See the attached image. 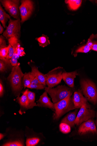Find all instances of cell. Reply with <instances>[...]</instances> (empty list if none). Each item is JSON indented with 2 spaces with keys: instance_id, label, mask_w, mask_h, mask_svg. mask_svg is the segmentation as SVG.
I'll use <instances>...</instances> for the list:
<instances>
[{
  "instance_id": "obj_9",
  "label": "cell",
  "mask_w": 97,
  "mask_h": 146,
  "mask_svg": "<svg viewBox=\"0 0 97 146\" xmlns=\"http://www.w3.org/2000/svg\"><path fill=\"white\" fill-rule=\"evenodd\" d=\"M19 7L21 18V23H23L27 20L31 16L34 9V3L30 0H22Z\"/></svg>"
},
{
  "instance_id": "obj_8",
  "label": "cell",
  "mask_w": 97,
  "mask_h": 146,
  "mask_svg": "<svg viewBox=\"0 0 97 146\" xmlns=\"http://www.w3.org/2000/svg\"><path fill=\"white\" fill-rule=\"evenodd\" d=\"M1 2L5 9L12 17L16 19H20L19 1L2 0L1 1Z\"/></svg>"
},
{
  "instance_id": "obj_14",
  "label": "cell",
  "mask_w": 97,
  "mask_h": 146,
  "mask_svg": "<svg viewBox=\"0 0 97 146\" xmlns=\"http://www.w3.org/2000/svg\"><path fill=\"white\" fill-rule=\"evenodd\" d=\"M77 110L69 113L61 121V123H65L73 127L75 125V122L77 114Z\"/></svg>"
},
{
  "instance_id": "obj_35",
  "label": "cell",
  "mask_w": 97,
  "mask_h": 146,
  "mask_svg": "<svg viewBox=\"0 0 97 146\" xmlns=\"http://www.w3.org/2000/svg\"><path fill=\"white\" fill-rule=\"evenodd\" d=\"M31 84H42L39 81L38 79L35 77L32 82Z\"/></svg>"
},
{
  "instance_id": "obj_26",
  "label": "cell",
  "mask_w": 97,
  "mask_h": 146,
  "mask_svg": "<svg viewBox=\"0 0 97 146\" xmlns=\"http://www.w3.org/2000/svg\"><path fill=\"white\" fill-rule=\"evenodd\" d=\"M19 58V57L17 54V53L15 50L14 54L10 60L11 65L13 67H16L18 65V60Z\"/></svg>"
},
{
  "instance_id": "obj_6",
  "label": "cell",
  "mask_w": 97,
  "mask_h": 146,
  "mask_svg": "<svg viewBox=\"0 0 97 146\" xmlns=\"http://www.w3.org/2000/svg\"><path fill=\"white\" fill-rule=\"evenodd\" d=\"M21 21L20 19L16 20L9 19V25L3 35L8 39L15 37L19 39L20 36Z\"/></svg>"
},
{
  "instance_id": "obj_18",
  "label": "cell",
  "mask_w": 97,
  "mask_h": 146,
  "mask_svg": "<svg viewBox=\"0 0 97 146\" xmlns=\"http://www.w3.org/2000/svg\"><path fill=\"white\" fill-rule=\"evenodd\" d=\"M65 3L68 5L69 9L73 11L77 10L81 6L82 1L81 0H67Z\"/></svg>"
},
{
  "instance_id": "obj_22",
  "label": "cell",
  "mask_w": 97,
  "mask_h": 146,
  "mask_svg": "<svg viewBox=\"0 0 97 146\" xmlns=\"http://www.w3.org/2000/svg\"><path fill=\"white\" fill-rule=\"evenodd\" d=\"M0 59V72L3 73L7 70L8 65L10 66L11 64L10 60L1 57Z\"/></svg>"
},
{
  "instance_id": "obj_39",
  "label": "cell",
  "mask_w": 97,
  "mask_h": 146,
  "mask_svg": "<svg viewBox=\"0 0 97 146\" xmlns=\"http://www.w3.org/2000/svg\"><path fill=\"white\" fill-rule=\"evenodd\" d=\"M96 125L97 127V118H96Z\"/></svg>"
},
{
  "instance_id": "obj_36",
  "label": "cell",
  "mask_w": 97,
  "mask_h": 146,
  "mask_svg": "<svg viewBox=\"0 0 97 146\" xmlns=\"http://www.w3.org/2000/svg\"><path fill=\"white\" fill-rule=\"evenodd\" d=\"M91 49L93 50L97 51V43H93V44L91 47Z\"/></svg>"
},
{
  "instance_id": "obj_33",
  "label": "cell",
  "mask_w": 97,
  "mask_h": 146,
  "mask_svg": "<svg viewBox=\"0 0 97 146\" xmlns=\"http://www.w3.org/2000/svg\"><path fill=\"white\" fill-rule=\"evenodd\" d=\"M6 41L3 36L1 35L0 36V49L6 47Z\"/></svg>"
},
{
  "instance_id": "obj_2",
  "label": "cell",
  "mask_w": 97,
  "mask_h": 146,
  "mask_svg": "<svg viewBox=\"0 0 97 146\" xmlns=\"http://www.w3.org/2000/svg\"><path fill=\"white\" fill-rule=\"evenodd\" d=\"M45 90L51 97L54 103H57L69 96H72L73 90L65 85L59 86L55 88L46 87Z\"/></svg>"
},
{
  "instance_id": "obj_25",
  "label": "cell",
  "mask_w": 97,
  "mask_h": 146,
  "mask_svg": "<svg viewBox=\"0 0 97 146\" xmlns=\"http://www.w3.org/2000/svg\"><path fill=\"white\" fill-rule=\"evenodd\" d=\"M8 40L9 44L15 48L20 45L19 43V39L15 37H11L8 39Z\"/></svg>"
},
{
  "instance_id": "obj_27",
  "label": "cell",
  "mask_w": 97,
  "mask_h": 146,
  "mask_svg": "<svg viewBox=\"0 0 97 146\" xmlns=\"http://www.w3.org/2000/svg\"><path fill=\"white\" fill-rule=\"evenodd\" d=\"M91 49L90 47L86 44L78 48L76 51L77 53L82 52L86 53L88 52Z\"/></svg>"
},
{
  "instance_id": "obj_29",
  "label": "cell",
  "mask_w": 97,
  "mask_h": 146,
  "mask_svg": "<svg viewBox=\"0 0 97 146\" xmlns=\"http://www.w3.org/2000/svg\"><path fill=\"white\" fill-rule=\"evenodd\" d=\"M9 47V50L8 54L6 58L7 59L10 60L15 51L16 48H13L10 44H9L8 46Z\"/></svg>"
},
{
  "instance_id": "obj_23",
  "label": "cell",
  "mask_w": 97,
  "mask_h": 146,
  "mask_svg": "<svg viewBox=\"0 0 97 146\" xmlns=\"http://www.w3.org/2000/svg\"><path fill=\"white\" fill-rule=\"evenodd\" d=\"M60 131L63 134H66L71 131V127L68 125L63 123H61L59 125Z\"/></svg>"
},
{
  "instance_id": "obj_16",
  "label": "cell",
  "mask_w": 97,
  "mask_h": 146,
  "mask_svg": "<svg viewBox=\"0 0 97 146\" xmlns=\"http://www.w3.org/2000/svg\"><path fill=\"white\" fill-rule=\"evenodd\" d=\"M27 96L28 104L26 109H31L35 106H37V104L35 102V94L34 93L28 90V91Z\"/></svg>"
},
{
  "instance_id": "obj_3",
  "label": "cell",
  "mask_w": 97,
  "mask_h": 146,
  "mask_svg": "<svg viewBox=\"0 0 97 146\" xmlns=\"http://www.w3.org/2000/svg\"><path fill=\"white\" fill-rule=\"evenodd\" d=\"M81 91L87 100L94 105L97 103V90L95 84L88 80L81 81Z\"/></svg>"
},
{
  "instance_id": "obj_10",
  "label": "cell",
  "mask_w": 97,
  "mask_h": 146,
  "mask_svg": "<svg viewBox=\"0 0 97 146\" xmlns=\"http://www.w3.org/2000/svg\"><path fill=\"white\" fill-rule=\"evenodd\" d=\"M90 132L93 134H97L96 128L94 121L89 119L81 124L79 127L78 133L80 135H84Z\"/></svg>"
},
{
  "instance_id": "obj_21",
  "label": "cell",
  "mask_w": 97,
  "mask_h": 146,
  "mask_svg": "<svg viewBox=\"0 0 97 146\" xmlns=\"http://www.w3.org/2000/svg\"><path fill=\"white\" fill-rule=\"evenodd\" d=\"M28 89H26L22 93V95L20 97H18L17 100L21 107L26 109L28 104L27 94Z\"/></svg>"
},
{
  "instance_id": "obj_11",
  "label": "cell",
  "mask_w": 97,
  "mask_h": 146,
  "mask_svg": "<svg viewBox=\"0 0 97 146\" xmlns=\"http://www.w3.org/2000/svg\"><path fill=\"white\" fill-rule=\"evenodd\" d=\"M37 106L54 109V104L51 101L48 95V92L45 91L37 101Z\"/></svg>"
},
{
  "instance_id": "obj_34",
  "label": "cell",
  "mask_w": 97,
  "mask_h": 146,
  "mask_svg": "<svg viewBox=\"0 0 97 146\" xmlns=\"http://www.w3.org/2000/svg\"><path fill=\"white\" fill-rule=\"evenodd\" d=\"M3 93L4 88L1 80V83H0V96H1V97H2L3 96Z\"/></svg>"
},
{
  "instance_id": "obj_20",
  "label": "cell",
  "mask_w": 97,
  "mask_h": 146,
  "mask_svg": "<svg viewBox=\"0 0 97 146\" xmlns=\"http://www.w3.org/2000/svg\"><path fill=\"white\" fill-rule=\"evenodd\" d=\"M37 41L40 46L44 48L50 44V42L49 37L47 35L43 34L40 37L36 38Z\"/></svg>"
},
{
  "instance_id": "obj_32",
  "label": "cell",
  "mask_w": 97,
  "mask_h": 146,
  "mask_svg": "<svg viewBox=\"0 0 97 146\" xmlns=\"http://www.w3.org/2000/svg\"><path fill=\"white\" fill-rule=\"evenodd\" d=\"M16 50L19 57H22L25 55L24 49L21 47L20 45L16 48Z\"/></svg>"
},
{
  "instance_id": "obj_1",
  "label": "cell",
  "mask_w": 97,
  "mask_h": 146,
  "mask_svg": "<svg viewBox=\"0 0 97 146\" xmlns=\"http://www.w3.org/2000/svg\"><path fill=\"white\" fill-rule=\"evenodd\" d=\"M72 96H68L60 102L54 104L55 112L53 115L54 120H57L66 113L76 109Z\"/></svg>"
},
{
  "instance_id": "obj_19",
  "label": "cell",
  "mask_w": 97,
  "mask_h": 146,
  "mask_svg": "<svg viewBox=\"0 0 97 146\" xmlns=\"http://www.w3.org/2000/svg\"><path fill=\"white\" fill-rule=\"evenodd\" d=\"M10 19V16L7 14L1 5H0V21L5 28H7L6 25V23L8 19Z\"/></svg>"
},
{
  "instance_id": "obj_31",
  "label": "cell",
  "mask_w": 97,
  "mask_h": 146,
  "mask_svg": "<svg viewBox=\"0 0 97 146\" xmlns=\"http://www.w3.org/2000/svg\"><path fill=\"white\" fill-rule=\"evenodd\" d=\"M9 47H7L0 49V57L6 58L8 54Z\"/></svg>"
},
{
  "instance_id": "obj_17",
  "label": "cell",
  "mask_w": 97,
  "mask_h": 146,
  "mask_svg": "<svg viewBox=\"0 0 97 146\" xmlns=\"http://www.w3.org/2000/svg\"><path fill=\"white\" fill-rule=\"evenodd\" d=\"M35 77V76L31 72L26 73L24 74L23 83L24 89L31 84Z\"/></svg>"
},
{
  "instance_id": "obj_4",
  "label": "cell",
  "mask_w": 97,
  "mask_h": 146,
  "mask_svg": "<svg viewBox=\"0 0 97 146\" xmlns=\"http://www.w3.org/2000/svg\"><path fill=\"white\" fill-rule=\"evenodd\" d=\"M20 65L18 63L16 67H13L8 78L13 90L15 92H19L21 90L22 79L24 74L22 71Z\"/></svg>"
},
{
  "instance_id": "obj_5",
  "label": "cell",
  "mask_w": 97,
  "mask_h": 146,
  "mask_svg": "<svg viewBox=\"0 0 97 146\" xmlns=\"http://www.w3.org/2000/svg\"><path fill=\"white\" fill-rule=\"evenodd\" d=\"M95 117V111L91 109L88 103L83 104L77 113L75 124L79 125Z\"/></svg>"
},
{
  "instance_id": "obj_13",
  "label": "cell",
  "mask_w": 97,
  "mask_h": 146,
  "mask_svg": "<svg viewBox=\"0 0 97 146\" xmlns=\"http://www.w3.org/2000/svg\"><path fill=\"white\" fill-rule=\"evenodd\" d=\"M63 79L65 83L71 88L74 87L75 79L79 74L76 71L63 73Z\"/></svg>"
},
{
  "instance_id": "obj_37",
  "label": "cell",
  "mask_w": 97,
  "mask_h": 146,
  "mask_svg": "<svg viewBox=\"0 0 97 146\" xmlns=\"http://www.w3.org/2000/svg\"><path fill=\"white\" fill-rule=\"evenodd\" d=\"M4 31V29L1 24H0V34H2Z\"/></svg>"
},
{
  "instance_id": "obj_12",
  "label": "cell",
  "mask_w": 97,
  "mask_h": 146,
  "mask_svg": "<svg viewBox=\"0 0 97 146\" xmlns=\"http://www.w3.org/2000/svg\"><path fill=\"white\" fill-rule=\"evenodd\" d=\"M87 100L83 96L81 90H79L74 92L73 102L76 109L80 108L83 104L88 103Z\"/></svg>"
},
{
  "instance_id": "obj_28",
  "label": "cell",
  "mask_w": 97,
  "mask_h": 146,
  "mask_svg": "<svg viewBox=\"0 0 97 146\" xmlns=\"http://www.w3.org/2000/svg\"><path fill=\"white\" fill-rule=\"evenodd\" d=\"M2 146H24L23 143L20 141L10 142L7 143Z\"/></svg>"
},
{
  "instance_id": "obj_15",
  "label": "cell",
  "mask_w": 97,
  "mask_h": 146,
  "mask_svg": "<svg viewBox=\"0 0 97 146\" xmlns=\"http://www.w3.org/2000/svg\"><path fill=\"white\" fill-rule=\"evenodd\" d=\"M31 68V72L33 74L41 84L46 86V74L40 72L38 70V68L35 66H32Z\"/></svg>"
},
{
  "instance_id": "obj_7",
  "label": "cell",
  "mask_w": 97,
  "mask_h": 146,
  "mask_svg": "<svg viewBox=\"0 0 97 146\" xmlns=\"http://www.w3.org/2000/svg\"><path fill=\"white\" fill-rule=\"evenodd\" d=\"M63 68L59 67L46 74V84L48 87L53 88L60 84L63 79Z\"/></svg>"
},
{
  "instance_id": "obj_30",
  "label": "cell",
  "mask_w": 97,
  "mask_h": 146,
  "mask_svg": "<svg viewBox=\"0 0 97 146\" xmlns=\"http://www.w3.org/2000/svg\"><path fill=\"white\" fill-rule=\"evenodd\" d=\"M46 86L43 84H30L27 88L31 89H35L38 90H42L45 89Z\"/></svg>"
},
{
  "instance_id": "obj_38",
  "label": "cell",
  "mask_w": 97,
  "mask_h": 146,
  "mask_svg": "<svg viewBox=\"0 0 97 146\" xmlns=\"http://www.w3.org/2000/svg\"><path fill=\"white\" fill-rule=\"evenodd\" d=\"M4 137V135L2 134H0V139L1 140Z\"/></svg>"
},
{
  "instance_id": "obj_24",
  "label": "cell",
  "mask_w": 97,
  "mask_h": 146,
  "mask_svg": "<svg viewBox=\"0 0 97 146\" xmlns=\"http://www.w3.org/2000/svg\"><path fill=\"white\" fill-rule=\"evenodd\" d=\"M40 141L37 138H32L27 139L26 141L27 146H34L37 145Z\"/></svg>"
}]
</instances>
